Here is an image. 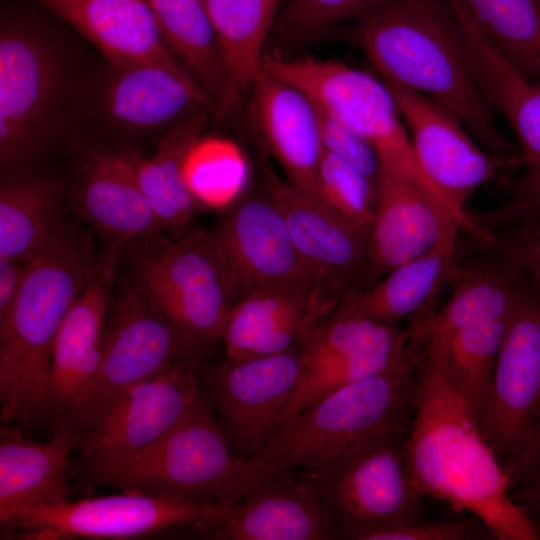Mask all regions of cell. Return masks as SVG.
<instances>
[{
	"label": "cell",
	"instance_id": "29",
	"mask_svg": "<svg viewBox=\"0 0 540 540\" xmlns=\"http://www.w3.org/2000/svg\"><path fill=\"white\" fill-rule=\"evenodd\" d=\"M198 112L171 128L151 157L124 149L119 152L163 231L181 235L202 211L183 175V161L190 146L202 136L208 114Z\"/></svg>",
	"mask_w": 540,
	"mask_h": 540
},
{
	"label": "cell",
	"instance_id": "36",
	"mask_svg": "<svg viewBox=\"0 0 540 540\" xmlns=\"http://www.w3.org/2000/svg\"><path fill=\"white\" fill-rule=\"evenodd\" d=\"M389 0H288L271 34L278 47L293 48L332 33L338 25L358 23Z\"/></svg>",
	"mask_w": 540,
	"mask_h": 540
},
{
	"label": "cell",
	"instance_id": "15",
	"mask_svg": "<svg viewBox=\"0 0 540 540\" xmlns=\"http://www.w3.org/2000/svg\"><path fill=\"white\" fill-rule=\"evenodd\" d=\"M200 356H187L133 388L90 430L79 435L75 469L128 461L167 435L197 400Z\"/></svg>",
	"mask_w": 540,
	"mask_h": 540
},
{
	"label": "cell",
	"instance_id": "38",
	"mask_svg": "<svg viewBox=\"0 0 540 540\" xmlns=\"http://www.w3.org/2000/svg\"><path fill=\"white\" fill-rule=\"evenodd\" d=\"M313 103L324 150L354 166L375 185L380 162L370 142L350 125Z\"/></svg>",
	"mask_w": 540,
	"mask_h": 540
},
{
	"label": "cell",
	"instance_id": "1",
	"mask_svg": "<svg viewBox=\"0 0 540 540\" xmlns=\"http://www.w3.org/2000/svg\"><path fill=\"white\" fill-rule=\"evenodd\" d=\"M447 334L432 318L417 367V394L405 439L409 473L425 497L477 517L497 540H539L531 516L510 495L503 466L446 363Z\"/></svg>",
	"mask_w": 540,
	"mask_h": 540
},
{
	"label": "cell",
	"instance_id": "14",
	"mask_svg": "<svg viewBox=\"0 0 540 540\" xmlns=\"http://www.w3.org/2000/svg\"><path fill=\"white\" fill-rule=\"evenodd\" d=\"M209 233L236 303L263 290L323 288L300 257L280 208L261 189L246 191Z\"/></svg>",
	"mask_w": 540,
	"mask_h": 540
},
{
	"label": "cell",
	"instance_id": "21",
	"mask_svg": "<svg viewBox=\"0 0 540 540\" xmlns=\"http://www.w3.org/2000/svg\"><path fill=\"white\" fill-rule=\"evenodd\" d=\"M456 226L462 228L460 221L438 200L380 167L374 218L366 236L369 286L395 267L433 248Z\"/></svg>",
	"mask_w": 540,
	"mask_h": 540
},
{
	"label": "cell",
	"instance_id": "7",
	"mask_svg": "<svg viewBox=\"0 0 540 540\" xmlns=\"http://www.w3.org/2000/svg\"><path fill=\"white\" fill-rule=\"evenodd\" d=\"M121 258L158 309L205 355L221 343L236 303L209 230L125 242Z\"/></svg>",
	"mask_w": 540,
	"mask_h": 540
},
{
	"label": "cell",
	"instance_id": "45",
	"mask_svg": "<svg viewBox=\"0 0 540 540\" xmlns=\"http://www.w3.org/2000/svg\"><path fill=\"white\" fill-rule=\"evenodd\" d=\"M537 528V530L540 533V513H530L529 514Z\"/></svg>",
	"mask_w": 540,
	"mask_h": 540
},
{
	"label": "cell",
	"instance_id": "32",
	"mask_svg": "<svg viewBox=\"0 0 540 540\" xmlns=\"http://www.w3.org/2000/svg\"><path fill=\"white\" fill-rule=\"evenodd\" d=\"M235 93L251 89L281 0H203Z\"/></svg>",
	"mask_w": 540,
	"mask_h": 540
},
{
	"label": "cell",
	"instance_id": "5",
	"mask_svg": "<svg viewBox=\"0 0 540 540\" xmlns=\"http://www.w3.org/2000/svg\"><path fill=\"white\" fill-rule=\"evenodd\" d=\"M73 474L89 484L111 487L119 492L229 506L270 473L260 472L252 462L230 450L201 386L186 416L149 449L117 465L75 469Z\"/></svg>",
	"mask_w": 540,
	"mask_h": 540
},
{
	"label": "cell",
	"instance_id": "12",
	"mask_svg": "<svg viewBox=\"0 0 540 540\" xmlns=\"http://www.w3.org/2000/svg\"><path fill=\"white\" fill-rule=\"evenodd\" d=\"M399 108L418 164L460 221L463 230L484 246L492 240L466 205L485 184L500 185L512 170L488 153L449 110L431 97L383 80Z\"/></svg>",
	"mask_w": 540,
	"mask_h": 540
},
{
	"label": "cell",
	"instance_id": "22",
	"mask_svg": "<svg viewBox=\"0 0 540 540\" xmlns=\"http://www.w3.org/2000/svg\"><path fill=\"white\" fill-rule=\"evenodd\" d=\"M250 90L253 123L286 180L322 202L319 166L324 148L313 101L262 69Z\"/></svg>",
	"mask_w": 540,
	"mask_h": 540
},
{
	"label": "cell",
	"instance_id": "44",
	"mask_svg": "<svg viewBox=\"0 0 540 540\" xmlns=\"http://www.w3.org/2000/svg\"><path fill=\"white\" fill-rule=\"evenodd\" d=\"M540 459V411L521 449L513 461L504 468L510 486Z\"/></svg>",
	"mask_w": 540,
	"mask_h": 540
},
{
	"label": "cell",
	"instance_id": "23",
	"mask_svg": "<svg viewBox=\"0 0 540 540\" xmlns=\"http://www.w3.org/2000/svg\"><path fill=\"white\" fill-rule=\"evenodd\" d=\"M339 303L323 288L251 293L227 318L221 339L225 359L267 356L298 346L310 326Z\"/></svg>",
	"mask_w": 540,
	"mask_h": 540
},
{
	"label": "cell",
	"instance_id": "34",
	"mask_svg": "<svg viewBox=\"0 0 540 540\" xmlns=\"http://www.w3.org/2000/svg\"><path fill=\"white\" fill-rule=\"evenodd\" d=\"M488 42L540 84V0H450Z\"/></svg>",
	"mask_w": 540,
	"mask_h": 540
},
{
	"label": "cell",
	"instance_id": "28",
	"mask_svg": "<svg viewBox=\"0 0 540 540\" xmlns=\"http://www.w3.org/2000/svg\"><path fill=\"white\" fill-rule=\"evenodd\" d=\"M456 226L433 248L395 267L375 284L344 298L339 306L386 325H398L435 303L458 263Z\"/></svg>",
	"mask_w": 540,
	"mask_h": 540
},
{
	"label": "cell",
	"instance_id": "41",
	"mask_svg": "<svg viewBox=\"0 0 540 540\" xmlns=\"http://www.w3.org/2000/svg\"><path fill=\"white\" fill-rule=\"evenodd\" d=\"M509 195L513 220L540 223V163L525 165L517 175H509L500 184Z\"/></svg>",
	"mask_w": 540,
	"mask_h": 540
},
{
	"label": "cell",
	"instance_id": "43",
	"mask_svg": "<svg viewBox=\"0 0 540 540\" xmlns=\"http://www.w3.org/2000/svg\"><path fill=\"white\" fill-rule=\"evenodd\" d=\"M510 495L529 514L540 513V459L510 486Z\"/></svg>",
	"mask_w": 540,
	"mask_h": 540
},
{
	"label": "cell",
	"instance_id": "16",
	"mask_svg": "<svg viewBox=\"0 0 540 540\" xmlns=\"http://www.w3.org/2000/svg\"><path fill=\"white\" fill-rule=\"evenodd\" d=\"M520 276L482 429L503 468L521 449L540 411V292Z\"/></svg>",
	"mask_w": 540,
	"mask_h": 540
},
{
	"label": "cell",
	"instance_id": "17",
	"mask_svg": "<svg viewBox=\"0 0 540 540\" xmlns=\"http://www.w3.org/2000/svg\"><path fill=\"white\" fill-rule=\"evenodd\" d=\"M260 189L280 208L294 245L320 285L341 302L369 286L364 234L262 164Z\"/></svg>",
	"mask_w": 540,
	"mask_h": 540
},
{
	"label": "cell",
	"instance_id": "4",
	"mask_svg": "<svg viewBox=\"0 0 540 540\" xmlns=\"http://www.w3.org/2000/svg\"><path fill=\"white\" fill-rule=\"evenodd\" d=\"M434 313L425 310L412 317L407 344L386 368L286 417L251 461L255 468L265 474L298 471L368 435L408 433L416 403L417 362Z\"/></svg>",
	"mask_w": 540,
	"mask_h": 540
},
{
	"label": "cell",
	"instance_id": "20",
	"mask_svg": "<svg viewBox=\"0 0 540 540\" xmlns=\"http://www.w3.org/2000/svg\"><path fill=\"white\" fill-rule=\"evenodd\" d=\"M103 110L115 126L132 133L175 127L218 107L179 62L110 65Z\"/></svg>",
	"mask_w": 540,
	"mask_h": 540
},
{
	"label": "cell",
	"instance_id": "35",
	"mask_svg": "<svg viewBox=\"0 0 540 540\" xmlns=\"http://www.w3.org/2000/svg\"><path fill=\"white\" fill-rule=\"evenodd\" d=\"M183 175L190 193L204 211L224 212L248 190L250 167L236 142L200 136L184 157Z\"/></svg>",
	"mask_w": 540,
	"mask_h": 540
},
{
	"label": "cell",
	"instance_id": "11",
	"mask_svg": "<svg viewBox=\"0 0 540 540\" xmlns=\"http://www.w3.org/2000/svg\"><path fill=\"white\" fill-rule=\"evenodd\" d=\"M228 506L198 504L163 495L121 492L32 507L0 525L2 539L127 540L189 528Z\"/></svg>",
	"mask_w": 540,
	"mask_h": 540
},
{
	"label": "cell",
	"instance_id": "31",
	"mask_svg": "<svg viewBox=\"0 0 540 540\" xmlns=\"http://www.w3.org/2000/svg\"><path fill=\"white\" fill-rule=\"evenodd\" d=\"M165 44L210 95L220 113L238 99L203 0H148Z\"/></svg>",
	"mask_w": 540,
	"mask_h": 540
},
{
	"label": "cell",
	"instance_id": "40",
	"mask_svg": "<svg viewBox=\"0 0 540 540\" xmlns=\"http://www.w3.org/2000/svg\"><path fill=\"white\" fill-rule=\"evenodd\" d=\"M482 530L488 528L472 515L454 521L422 520L414 524L395 526L375 532L367 540H465L480 538Z\"/></svg>",
	"mask_w": 540,
	"mask_h": 540
},
{
	"label": "cell",
	"instance_id": "39",
	"mask_svg": "<svg viewBox=\"0 0 540 540\" xmlns=\"http://www.w3.org/2000/svg\"><path fill=\"white\" fill-rule=\"evenodd\" d=\"M492 236L489 246L495 249L496 255L540 292V223L527 220L506 222Z\"/></svg>",
	"mask_w": 540,
	"mask_h": 540
},
{
	"label": "cell",
	"instance_id": "13",
	"mask_svg": "<svg viewBox=\"0 0 540 540\" xmlns=\"http://www.w3.org/2000/svg\"><path fill=\"white\" fill-rule=\"evenodd\" d=\"M298 346L254 358L204 364L199 380L230 450L252 461L266 447L296 388Z\"/></svg>",
	"mask_w": 540,
	"mask_h": 540
},
{
	"label": "cell",
	"instance_id": "42",
	"mask_svg": "<svg viewBox=\"0 0 540 540\" xmlns=\"http://www.w3.org/2000/svg\"><path fill=\"white\" fill-rule=\"evenodd\" d=\"M29 260L0 258V325L10 315L22 288Z\"/></svg>",
	"mask_w": 540,
	"mask_h": 540
},
{
	"label": "cell",
	"instance_id": "24",
	"mask_svg": "<svg viewBox=\"0 0 540 540\" xmlns=\"http://www.w3.org/2000/svg\"><path fill=\"white\" fill-rule=\"evenodd\" d=\"M69 197L74 215L110 242L125 243L162 233L119 152H90Z\"/></svg>",
	"mask_w": 540,
	"mask_h": 540
},
{
	"label": "cell",
	"instance_id": "9",
	"mask_svg": "<svg viewBox=\"0 0 540 540\" xmlns=\"http://www.w3.org/2000/svg\"><path fill=\"white\" fill-rule=\"evenodd\" d=\"M261 69L296 86L322 109L357 130L375 149L380 167L421 188L450 210L421 170L399 108L384 81L339 61L287 58L276 52L265 53Z\"/></svg>",
	"mask_w": 540,
	"mask_h": 540
},
{
	"label": "cell",
	"instance_id": "18",
	"mask_svg": "<svg viewBox=\"0 0 540 540\" xmlns=\"http://www.w3.org/2000/svg\"><path fill=\"white\" fill-rule=\"evenodd\" d=\"M213 540H336L338 526L301 471L270 473L236 503L189 531Z\"/></svg>",
	"mask_w": 540,
	"mask_h": 540
},
{
	"label": "cell",
	"instance_id": "26",
	"mask_svg": "<svg viewBox=\"0 0 540 540\" xmlns=\"http://www.w3.org/2000/svg\"><path fill=\"white\" fill-rule=\"evenodd\" d=\"M1 431L0 525L32 507L70 501V455L79 435L58 429L41 444Z\"/></svg>",
	"mask_w": 540,
	"mask_h": 540
},
{
	"label": "cell",
	"instance_id": "3",
	"mask_svg": "<svg viewBox=\"0 0 540 540\" xmlns=\"http://www.w3.org/2000/svg\"><path fill=\"white\" fill-rule=\"evenodd\" d=\"M100 256L74 222L30 259L15 305L0 325V417L2 426L46 417L52 349L73 303L92 278Z\"/></svg>",
	"mask_w": 540,
	"mask_h": 540
},
{
	"label": "cell",
	"instance_id": "10",
	"mask_svg": "<svg viewBox=\"0 0 540 540\" xmlns=\"http://www.w3.org/2000/svg\"><path fill=\"white\" fill-rule=\"evenodd\" d=\"M64 77L62 51L44 31L24 22L1 26V179L31 171L50 144Z\"/></svg>",
	"mask_w": 540,
	"mask_h": 540
},
{
	"label": "cell",
	"instance_id": "27",
	"mask_svg": "<svg viewBox=\"0 0 540 540\" xmlns=\"http://www.w3.org/2000/svg\"><path fill=\"white\" fill-rule=\"evenodd\" d=\"M451 5L460 20L467 65L482 97L513 129L523 166L540 163V84L513 67L468 17Z\"/></svg>",
	"mask_w": 540,
	"mask_h": 540
},
{
	"label": "cell",
	"instance_id": "37",
	"mask_svg": "<svg viewBox=\"0 0 540 540\" xmlns=\"http://www.w3.org/2000/svg\"><path fill=\"white\" fill-rule=\"evenodd\" d=\"M323 204L367 236L375 211V185L358 169L324 150L319 166Z\"/></svg>",
	"mask_w": 540,
	"mask_h": 540
},
{
	"label": "cell",
	"instance_id": "8",
	"mask_svg": "<svg viewBox=\"0 0 540 540\" xmlns=\"http://www.w3.org/2000/svg\"><path fill=\"white\" fill-rule=\"evenodd\" d=\"M187 356L204 359L132 276L112 300L92 382L62 416L52 421L54 430L78 435L90 430L133 388Z\"/></svg>",
	"mask_w": 540,
	"mask_h": 540
},
{
	"label": "cell",
	"instance_id": "25",
	"mask_svg": "<svg viewBox=\"0 0 540 540\" xmlns=\"http://www.w3.org/2000/svg\"><path fill=\"white\" fill-rule=\"evenodd\" d=\"M94 44L110 65L179 62L148 0H40Z\"/></svg>",
	"mask_w": 540,
	"mask_h": 540
},
{
	"label": "cell",
	"instance_id": "19",
	"mask_svg": "<svg viewBox=\"0 0 540 540\" xmlns=\"http://www.w3.org/2000/svg\"><path fill=\"white\" fill-rule=\"evenodd\" d=\"M124 242L111 241L56 336L46 387V417L62 416L92 382L101 358L102 336Z\"/></svg>",
	"mask_w": 540,
	"mask_h": 540
},
{
	"label": "cell",
	"instance_id": "2",
	"mask_svg": "<svg viewBox=\"0 0 540 540\" xmlns=\"http://www.w3.org/2000/svg\"><path fill=\"white\" fill-rule=\"evenodd\" d=\"M339 35L359 48L383 79L431 97L488 153L512 171L523 167L517 143L498 130L472 77L449 0H389Z\"/></svg>",
	"mask_w": 540,
	"mask_h": 540
},
{
	"label": "cell",
	"instance_id": "6",
	"mask_svg": "<svg viewBox=\"0 0 540 540\" xmlns=\"http://www.w3.org/2000/svg\"><path fill=\"white\" fill-rule=\"evenodd\" d=\"M407 433L382 431L344 445L299 470L331 512L340 539L423 520V495L406 461Z\"/></svg>",
	"mask_w": 540,
	"mask_h": 540
},
{
	"label": "cell",
	"instance_id": "33",
	"mask_svg": "<svg viewBox=\"0 0 540 540\" xmlns=\"http://www.w3.org/2000/svg\"><path fill=\"white\" fill-rule=\"evenodd\" d=\"M512 313L471 319L451 330L434 320L447 334L446 363L450 380L481 431L498 352Z\"/></svg>",
	"mask_w": 540,
	"mask_h": 540
},
{
	"label": "cell",
	"instance_id": "30",
	"mask_svg": "<svg viewBox=\"0 0 540 540\" xmlns=\"http://www.w3.org/2000/svg\"><path fill=\"white\" fill-rule=\"evenodd\" d=\"M64 184L31 171L1 180L0 258L30 260L52 245L70 221Z\"/></svg>",
	"mask_w": 540,
	"mask_h": 540
}]
</instances>
